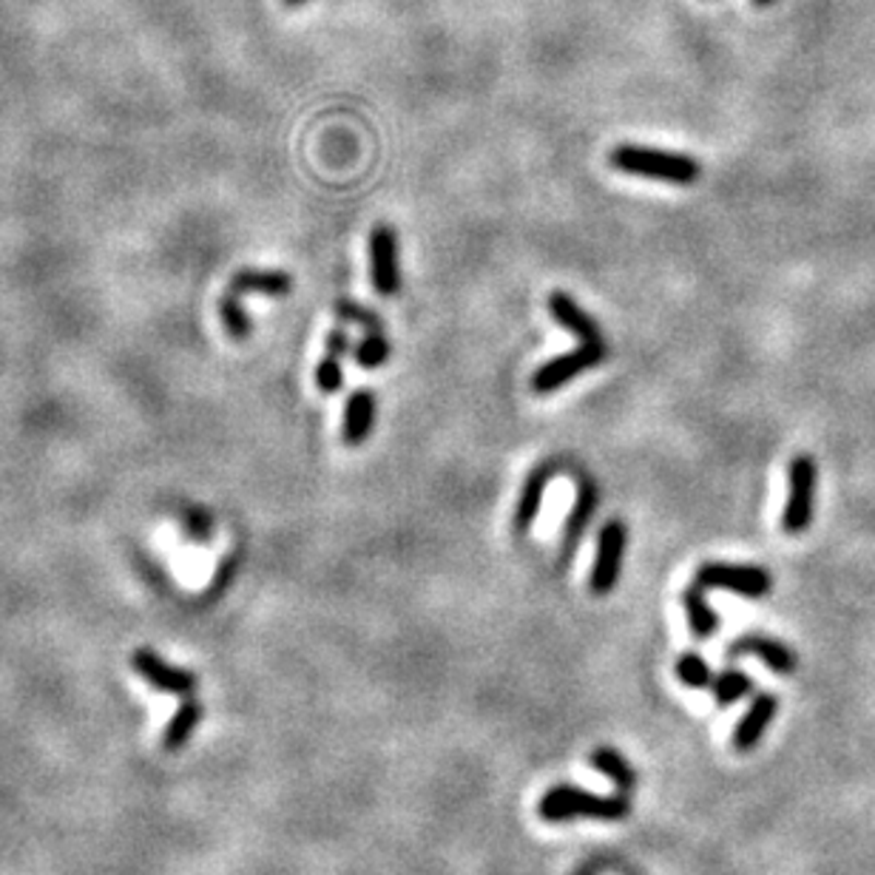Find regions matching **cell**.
<instances>
[{
	"mask_svg": "<svg viewBox=\"0 0 875 875\" xmlns=\"http://www.w3.org/2000/svg\"><path fill=\"white\" fill-rule=\"evenodd\" d=\"M776 711H779V699H776L773 694H759V697L750 702L745 717L740 719L736 731H733V747L745 754V750L759 745L765 731H768V725L773 722Z\"/></svg>",
	"mask_w": 875,
	"mask_h": 875,
	"instance_id": "7c38bea8",
	"label": "cell"
},
{
	"mask_svg": "<svg viewBox=\"0 0 875 875\" xmlns=\"http://www.w3.org/2000/svg\"><path fill=\"white\" fill-rule=\"evenodd\" d=\"M546 307L548 314H552V319H555L560 328L569 330L575 339H580V342H603V330H600L598 321L591 319L583 307L577 305V299H571L569 293L563 291L548 293Z\"/></svg>",
	"mask_w": 875,
	"mask_h": 875,
	"instance_id": "30bf717a",
	"label": "cell"
},
{
	"mask_svg": "<svg viewBox=\"0 0 875 875\" xmlns=\"http://www.w3.org/2000/svg\"><path fill=\"white\" fill-rule=\"evenodd\" d=\"M131 662H134L137 674L145 676L154 688L168 690V694H193V688H197V674L174 669V665H168L163 657L154 654L151 648H140V651H134Z\"/></svg>",
	"mask_w": 875,
	"mask_h": 875,
	"instance_id": "9c48e42d",
	"label": "cell"
},
{
	"mask_svg": "<svg viewBox=\"0 0 875 875\" xmlns=\"http://www.w3.org/2000/svg\"><path fill=\"white\" fill-rule=\"evenodd\" d=\"M200 719H202V705L197 702V699H188V702L179 705L177 713L172 717V722L165 725L163 745L168 747V750H177V747L186 745V742L191 740V733L197 731V725H200Z\"/></svg>",
	"mask_w": 875,
	"mask_h": 875,
	"instance_id": "ac0fdd59",
	"label": "cell"
},
{
	"mask_svg": "<svg viewBox=\"0 0 875 875\" xmlns=\"http://www.w3.org/2000/svg\"><path fill=\"white\" fill-rule=\"evenodd\" d=\"M186 529L193 534V537L205 541V537H211V532H214V523H211V518H208L202 509H191V512H186Z\"/></svg>",
	"mask_w": 875,
	"mask_h": 875,
	"instance_id": "d4e9b609",
	"label": "cell"
},
{
	"mask_svg": "<svg viewBox=\"0 0 875 875\" xmlns=\"http://www.w3.org/2000/svg\"><path fill=\"white\" fill-rule=\"evenodd\" d=\"M628 529L623 520H605V527L598 534V552H594V566H591V591L598 598H605L617 586L619 569L626 560Z\"/></svg>",
	"mask_w": 875,
	"mask_h": 875,
	"instance_id": "8992f818",
	"label": "cell"
},
{
	"mask_svg": "<svg viewBox=\"0 0 875 875\" xmlns=\"http://www.w3.org/2000/svg\"><path fill=\"white\" fill-rule=\"evenodd\" d=\"M370 273L373 287L381 296H399L401 291V259L399 234L390 225H378L370 234Z\"/></svg>",
	"mask_w": 875,
	"mask_h": 875,
	"instance_id": "52a82bcc",
	"label": "cell"
},
{
	"mask_svg": "<svg viewBox=\"0 0 875 875\" xmlns=\"http://www.w3.org/2000/svg\"><path fill=\"white\" fill-rule=\"evenodd\" d=\"M614 172L631 174V177L662 179L671 186H694L702 174L697 157L676 154L665 149H648V145H617L608 154Z\"/></svg>",
	"mask_w": 875,
	"mask_h": 875,
	"instance_id": "6da1fadb",
	"label": "cell"
},
{
	"mask_svg": "<svg viewBox=\"0 0 875 875\" xmlns=\"http://www.w3.org/2000/svg\"><path fill=\"white\" fill-rule=\"evenodd\" d=\"M776 0H754V7L756 9H768V7H773Z\"/></svg>",
	"mask_w": 875,
	"mask_h": 875,
	"instance_id": "83f0119b",
	"label": "cell"
},
{
	"mask_svg": "<svg viewBox=\"0 0 875 875\" xmlns=\"http://www.w3.org/2000/svg\"><path fill=\"white\" fill-rule=\"evenodd\" d=\"M598 504H600L598 486L591 484L589 477H583V481L577 484V500L575 506H571L569 520H566V532H563V543H566V548H571L580 537H583L586 527H589V520L591 515H594V509H598Z\"/></svg>",
	"mask_w": 875,
	"mask_h": 875,
	"instance_id": "9a60e30c",
	"label": "cell"
},
{
	"mask_svg": "<svg viewBox=\"0 0 875 875\" xmlns=\"http://www.w3.org/2000/svg\"><path fill=\"white\" fill-rule=\"evenodd\" d=\"M230 293L245 296V293H268V296H287L293 291V276L285 271H257V268H245L234 273L228 285Z\"/></svg>",
	"mask_w": 875,
	"mask_h": 875,
	"instance_id": "5bb4252c",
	"label": "cell"
},
{
	"mask_svg": "<svg viewBox=\"0 0 875 875\" xmlns=\"http://www.w3.org/2000/svg\"><path fill=\"white\" fill-rule=\"evenodd\" d=\"M316 385H319V390L324 392V395H335V392L342 390L344 373H342V362H339V356H330V353H324V358H321L319 367H316Z\"/></svg>",
	"mask_w": 875,
	"mask_h": 875,
	"instance_id": "cb8c5ba5",
	"label": "cell"
},
{
	"mask_svg": "<svg viewBox=\"0 0 875 875\" xmlns=\"http://www.w3.org/2000/svg\"><path fill=\"white\" fill-rule=\"evenodd\" d=\"M373 427H376V395L373 390L362 387L347 399L344 404V421H342V438L347 447H362L370 438Z\"/></svg>",
	"mask_w": 875,
	"mask_h": 875,
	"instance_id": "8fae6325",
	"label": "cell"
},
{
	"mask_svg": "<svg viewBox=\"0 0 875 875\" xmlns=\"http://www.w3.org/2000/svg\"><path fill=\"white\" fill-rule=\"evenodd\" d=\"M324 353L330 356H347L350 353V335L344 330H330L328 339H324Z\"/></svg>",
	"mask_w": 875,
	"mask_h": 875,
	"instance_id": "484cf974",
	"label": "cell"
},
{
	"mask_svg": "<svg viewBox=\"0 0 875 875\" xmlns=\"http://www.w3.org/2000/svg\"><path fill=\"white\" fill-rule=\"evenodd\" d=\"M697 583L705 589H725L742 598H768L773 577L759 566H733V563H705L697 571Z\"/></svg>",
	"mask_w": 875,
	"mask_h": 875,
	"instance_id": "5b68a950",
	"label": "cell"
},
{
	"mask_svg": "<svg viewBox=\"0 0 875 875\" xmlns=\"http://www.w3.org/2000/svg\"><path fill=\"white\" fill-rule=\"evenodd\" d=\"M335 316L342 321H353V324L364 328L367 333H385V321H381V316L373 314L370 307L358 305V301L353 299L335 301Z\"/></svg>",
	"mask_w": 875,
	"mask_h": 875,
	"instance_id": "603a6c76",
	"label": "cell"
},
{
	"mask_svg": "<svg viewBox=\"0 0 875 875\" xmlns=\"http://www.w3.org/2000/svg\"><path fill=\"white\" fill-rule=\"evenodd\" d=\"M305 3H307V0H282V7H285V9H301Z\"/></svg>",
	"mask_w": 875,
	"mask_h": 875,
	"instance_id": "4316f807",
	"label": "cell"
},
{
	"mask_svg": "<svg viewBox=\"0 0 875 875\" xmlns=\"http://www.w3.org/2000/svg\"><path fill=\"white\" fill-rule=\"evenodd\" d=\"M552 475H555V463H541V466L532 470V475L527 477L518 506H515V529H518V534H527L529 529H532L534 518L541 512L543 495H546V486L548 481H552Z\"/></svg>",
	"mask_w": 875,
	"mask_h": 875,
	"instance_id": "4fadbf2b",
	"label": "cell"
},
{
	"mask_svg": "<svg viewBox=\"0 0 875 875\" xmlns=\"http://www.w3.org/2000/svg\"><path fill=\"white\" fill-rule=\"evenodd\" d=\"M220 316H222V324H225V330H228L234 339H248L250 330H253V324H250V316L245 314V307H243V296L230 293L228 287H225V293H222V299H220Z\"/></svg>",
	"mask_w": 875,
	"mask_h": 875,
	"instance_id": "ffe728a7",
	"label": "cell"
},
{
	"mask_svg": "<svg viewBox=\"0 0 875 875\" xmlns=\"http://www.w3.org/2000/svg\"><path fill=\"white\" fill-rule=\"evenodd\" d=\"M713 697H717V702L725 708V705H733L740 702L742 697H747L750 690H754V679L745 674V671H722V674L713 676Z\"/></svg>",
	"mask_w": 875,
	"mask_h": 875,
	"instance_id": "d6986e66",
	"label": "cell"
},
{
	"mask_svg": "<svg viewBox=\"0 0 875 875\" xmlns=\"http://www.w3.org/2000/svg\"><path fill=\"white\" fill-rule=\"evenodd\" d=\"M683 605L688 614V626L697 637H711L719 631V614L713 612L708 598H705V586L694 583L683 591Z\"/></svg>",
	"mask_w": 875,
	"mask_h": 875,
	"instance_id": "2e32d148",
	"label": "cell"
},
{
	"mask_svg": "<svg viewBox=\"0 0 875 875\" xmlns=\"http://www.w3.org/2000/svg\"><path fill=\"white\" fill-rule=\"evenodd\" d=\"M546 821H569V818H603V821H619L631 813V802L626 793L617 796H598L583 788H571V784H557L546 790L537 804Z\"/></svg>",
	"mask_w": 875,
	"mask_h": 875,
	"instance_id": "7a4b0ae2",
	"label": "cell"
},
{
	"mask_svg": "<svg viewBox=\"0 0 875 875\" xmlns=\"http://www.w3.org/2000/svg\"><path fill=\"white\" fill-rule=\"evenodd\" d=\"M818 470L811 456H796L788 470V504L782 512V529L788 534H804L813 523Z\"/></svg>",
	"mask_w": 875,
	"mask_h": 875,
	"instance_id": "3957f363",
	"label": "cell"
},
{
	"mask_svg": "<svg viewBox=\"0 0 875 875\" xmlns=\"http://www.w3.org/2000/svg\"><path fill=\"white\" fill-rule=\"evenodd\" d=\"M589 761L591 768L600 770V773L608 776V779L617 784L619 793H628V790H634V784H637V773H634V768L623 759V754L614 750V747H598V750H591Z\"/></svg>",
	"mask_w": 875,
	"mask_h": 875,
	"instance_id": "e0dca14e",
	"label": "cell"
},
{
	"mask_svg": "<svg viewBox=\"0 0 875 875\" xmlns=\"http://www.w3.org/2000/svg\"><path fill=\"white\" fill-rule=\"evenodd\" d=\"M605 356H608L605 342H583L577 350H571V353H563V356L541 364V367L534 370L529 387H532V392H537V395H548V392L560 390L563 385L575 381L577 376L589 373L591 367L603 364Z\"/></svg>",
	"mask_w": 875,
	"mask_h": 875,
	"instance_id": "277c9868",
	"label": "cell"
},
{
	"mask_svg": "<svg viewBox=\"0 0 875 875\" xmlns=\"http://www.w3.org/2000/svg\"><path fill=\"white\" fill-rule=\"evenodd\" d=\"M390 356L392 347L385 333H367L356 347V362L362 364V370H378L381 364L390 362Z\"/></svg>",
	"mask_w": 875,
	"mask_h": 875,
	"instance_id": "7402d4cb",
	"label": "cell"
},
{
	"mask_svg": "<svg viewBox=\"0 0 875 875\" xmlns=\"http://www.w3.org/2000/svg\"><path fill=\"white\" fill-rule=\"evenodd\" d=\"M676 676H679V683H683L685 688L694 690H705L713 685V671L708 669V662H705L699 654H694V651L679 657V662H676Z\"/></svg>",
	"mask_w": 875,
	"mask_h": 875,
	"instance_id": "44dd1931",
	"label": "cell"
},
{
	"mask_svg": "<svg viewBox=\"0 0 875 875\" xmlns=\"http://www.w3.org/2000/svg\"><path fill=\"white\" fill-rule=\"evenodd\" d=\"M745 654H756L776 674H793L799 669L796 651L784 646L782 640H776V637H765V634H745L728 648V660Z\"/></svg>",
	"mask_w": 875,
	"mask_h": 875,
	"instance_id": "ba28073f",
	"label": "cell"
}]
</instances>
